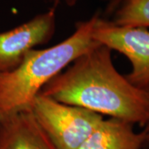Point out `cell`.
<instances>
[{
    "label": "cell",
    "instance_id": "obj_1",
    "mask_svg": "<svg viewBox=\"0 0 149 149\" xmlns=\"http://www.w3.org/2000/svg\"><path fill=\"white\" fill-rule=\"evenodd\" d=\"M100 44L75 59L45 85L40 94L144 127L149 120V91L132 85Z\"/></svg>",
    "mask_w": 149,
    "mask_h": 149
},
{
    "label": "cell",
    "instance_id": "obj_3",
    "mask_svg": "<svg viewBox=\"0 0 149 149\" xmlns=\"http://www.w3.org/2000/svg\"><path fill=\"white\" fill-rule=\"evenodd\" d=\"M30 111L58 149H77L104 118L97 113L42 94L34 99Z\"/></svg>",
    "mask_w": 149,
    "mask_h": 149
},
{
    "label": "cell",
    "instance_id": "obj_11",
    "mask_svg": "<svg viewBox=\"0 0 149 149\" xmlns=\"http://www.w3.org/2000/svg\"><path fill=\"white\" fill-rule=\"evenodd\" d=\"M64 1L65 2V3L69 6L74 5L77 2V0H64Z\"/></svg>",
    "mask_w": 149,
    "mask_h": 149
},
{
    "label": "cell",
    "instance_id": "obj_6",
    "mask_svg": "<svg viewBox=\"0 0 149 149\" xmlns=\"http://www.w3.org/2000/svg\"><path fill=\"white\" fill-rule=\"evenodd\" d=\"M0 149H58L30 110L0 118Z\"/></svg>",
    "mask_w": 149,
    "mask_h": 149
},
{
    "label": "cell",
    "instance_id": "obj_4",
    "mask_svg": "<svg viewBox=\"0 0 149 149\" xmlns=\"http://www.w3.org/2000/svg\"><path fill=\"white\" fill-rule=\"evenodd\" d=\"M96 42L124 55L132 70L127 80L139 89L149 91V31L140 27H123L99 17L93 32Z\"/></svg>",
    "mask_w": 149,
    "mask_h": 149
},
{
    "label": "cell",
    "instance_id": "obj_10",
    "mask_svg": "<svg viewBox=\"0 0 149 149\" xmlns=\"http://www.w3.org/2000/svg\"><path fill=\"white\" fill-rule=\"evenodd\" d=\"M122 1L123 0H112L111 4H110V6L109 7V10H110V11L115 10L118 7V5L121 3V2H122Z\"/></svg>",
    "mask_w": 149,
    "mask_h": 149
},
{
    "label": "cell",
    "instance_id": "obj_2",
    "mask_svg": "<svg viewBox=\"0 0 149 149\" xmlns=\"http://www.w3.org/2000/svg\"><path fill=\"white\" fill-rule=\"evenodd\" d=\"M99 17L79 22L64 41L46 49H33L16 69L0 73V118L30 110L45 85L75 59L100 45L93 37Z\"/></svg>",
    "mask_w": 149,
    "mask_h": 149
},
{
    "label": "cell",
    "instance_id": "obj_8",
    "mask_svg": "<svg viewBox=\"0 0 149 149\" xmlns=\"http://www.w3.org/2000/svg\"><path fill=\"white\" fill-rule=\"evenodd\" d=\"M113 24L123 27H149V0H123L115 9Z\"/></svg>",
    "mask_w": 149,
    "mask_h": 149
},
{
    "label": "cell",
    "instance_id": "obj_9",
    "mask_svg": "<svg viewBox=\"0 0 149 149\" xmlns=\"http://www.w3.org/2000/svg\"><path fill=\"white\" fill-rule=\"evenodd\" d=\"M143 131L144 132L145 136H146V146H148V145H149V120L147 123V124L143 127Z\"/></svg>",
    "mask_w": 149,
    "mask_h": 149
},
{
    "label": "cell",
    "instance_id": "obj_5",
    "mask_svg": "<svg viewBox=\"0 0 149 149\" xmlns=\"http://www.w3.org/2000/svg\"><path fill=\"white\" fill-rule=\"evenodd\" d=\"M55 29L54 7L17 27L0 32V73L16 69L29 52L47 42Z\"/></svg>",
    "mask_w": 149,
    "mask_h": 149
},
{
    "label": "cell",
    "instance_id": "obj_7",
    "mask_svg": "<svg viewBox=\"0 0 149 149\" xmlns=\"http://www.w3.org/2000/svg\"><path fill=\"white\" fill-rule=\"evenodd\" d=\"M145 146L143 131L136 133L132 123L109 118H104L77 149H143Z\"/></svg>",
    "mask_w": 149,
    "mask_h": 149
}]
</instances>
